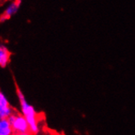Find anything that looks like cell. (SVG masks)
<instances>
[{"instance_id":"cell-1","label":"cell","mask_w":135,"mask_h":135,"mask_svg":"<svg viewBox=\"0 0 135 135\" xmlns=\"http://www.w3.org/2000/svg\"><path fill=\"white\" fill-rule=\"evenodd\" d=\"M16 89H17V94L21 108V113L26 117V119L28 121L30 133L37 134L39 132V128H38V114L36 112V110L32 105L28 103L22 91L21 90V89L17 84H16Z\"/></svg>"},{"instance_id":"cell-3","label":"cell","mask_w":135,"mask_h":135,"mask_svg":"<svg viewBox=\"0 0 135 135\" xmlns=\"http://www.w3.org/2000/svg\"><path fill=\"white\" fill-rule=\"evenodd\" d=\"M13 113V110L11 107L9 102L5 94L0 91V119L8 118Z\"/></svg>"},{"instance_id":"cell-5","label":"cell","mask_w":135,"mask_h":135,"mask_svg":"<svg viewBox=\"0 0 135 135\" xmlns=\"http://www.w3.org/2000/svg\"><path fill=\"white\" fill-rule=\"evenodd\" d=\"M10 52L3 44H0V66L5 67L10 60Z\"/></svg>"},{"instance_id":"cell-4","label":"cell","mask_w":135,"mask_h":135,"mask_svg":"<svg viewBox=\"0 0 135 135\" xmlns=\"http://www.w3.org/2000/svg\"><path fill=\"white\" fill-rule=\"evenodd\" d=\"M21 3L17 1V0H15L14 2L11 3L8 6H7L4 12L0 16V22H4L5 21L11 18L13 15L17 13L20 6H21Z\"/></svg>"},{"instance_id":"cell-7","label":"cell","mask_w":135,"mask_h":135,"mask_svg":"<svg viewBox=\"0 0 135 135\" xmlns=\"http://www.w3.org/2000/svg\"><path fill=\"white\" fill-rule=\"evenodd\" d=\"M17 1H18V2H20V3H21V2H22V0H17Z\"/></svg>"},{"instance_id":"cell-2","label":"cell","mask_w":135,"mask_h":135,"mask_svg":"<svg viewBox=\"0 0 135 135\" xmlns=\"http://www.w3.org/2000/svg\"><path fill=\"white\" fill-rule=\"evenodd\" d=\"M7 119L12 127L13 133L20 135H28L31 133L28 121L22 114L12 113Z\"/></svg>"},{"instance_id":"cell-6","label":"cell","mask_w":135,"mask_h":135,"mask_svg":"<svg viewBox=\"0 0 135 135\" xmlns=\"http://www.w3.org/2000/svg\"><path fill=\"white\" fill-rule=\"evenodd\" d=\"M12 133L13 129L8 119H0V135H11Z\"/></svg>"}]
</instances>
